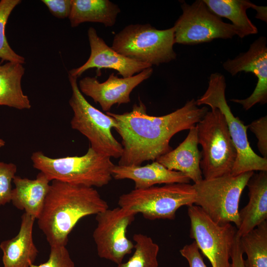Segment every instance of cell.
Returning a JSON list of instances; mask_svg holds the SVG:
<instances>
[{"mask_svg": "<svg viewBox=\"0 0 267 267\" xmlns=\"http://www.w3.org/2000/svg\"><path fill=\"white\" fill-rule=\"evenodd\" d=\"M208 111L206 106L198 107L193 98L180 108L162 116L148 115L141 101L134 104L130 112H106L115 119V130L122 139L123 151L118 165L140 166L145 161H156L173 149L170 142L175 134L195 126Z\"/></svg>", "mask_w": 267, "mask_h": 267, "instance_id": "6da1fadb", "label": "cell"}, {"mask_svg": "<svg viewBox=\"0 0 267 267\" xmlns=\"http://www.w3.org/2000/svg\"><path fill=\"white\" fill-rule=\"evenodd\" d=\"M108 208L93 187L53 180L38 224L50 247L66 246L69 234L82 218Z\"/></svg>", "mask_w": 267, "mask_h": 267, "instance_id": "7a4b0ae2", "label": "cell"}, {"mask_svg": "<svg viewBox=\"0 0 267 267\" xmlns=\"http://www.w3.org/2000/svg\"><path fill=\"white\" fill-rule=\"evenodd\" d=\"M111 158L99 154L90 147L81 156L52 158L41 151L33 153V167L49 179L88 187H102L112 178L115 165Z\"/></svg>", "mask_w": 267, "mask_h": 267, "instance_id": "3957f363", "label": "cell"}, {"mask_svg": "<svg viewBox=\"0 0 267 267\" xmlns=\"http://www.w3.org/2000/svg\"><path fill=\"white\" fill-rule=\"evenodd\" d=\"M195 126L202 148L200 168L204 179L230 175L237 151L223 114L217 108L211 109Z\"/></svg>", "mask_w": 267, "mask_h": 267, "instance_id": "277c9868", "label": "cell"}, {"mask_svg": "<svg viewBox=\"0 0 267 267\" xmlns=\"http://www.w3.org/2000/svg\"><path fill=\"white\" fill-rule=\"evenodd\" d=\"M173 27L158 30L149 24H131L114 37L111 47L129 58L158 66L175 59Z\"/></svg>", "mask_w": 267, "mask_h": 267, "instance_id": "5b68a950", "label": "cell"}, {"mask_svg": "<svg viewBox=\"0 0 267 267\" xmlns=\"http://www.w3.org/2000/svg\"><path fill=\"white\" fill-rule=\"evenodd\" d=\"M254 173L250 171L235 176L230 174L209 179L203 178L194 183V205L217 224L234 223L237 229L240 225V199Z\"/></svg>", "mask_w": 267, "mask_h": 267, "instance_id": "8992f818", "label": "cell"}, {"mask_svg": "<svg viewBox=\"0 0 267 267\" xmlns=\"http://www.w3.org/2000/svg\"><path fill=\"white\" fill-rule=\"evenodd\" d=\"M225 88L223 75L219 73L212 74L207 90L196 100V104L197 106L207 105L211 109L217 108L224 115L237 151V158L230 175L235 176L250 171H267V158L259 156L251 147L247 134L248 126L232 113L225 99Z\"/></svg>", "mask_w": 267, "mask_h": 267, "instance_id": "52a82bcc", "label": "cell"}, {"mask_svg": "<svg viewBox=\"0 0 267 267\" xmlns=\"http://www.w3.org/2000/svg\"><path fill=\"white\" fill-rule=\"evenodd\" d=\"M195 192L189 183L165 184L144 189H134L121 195L120 207L141 214L144 218L174 220L181 207L194 204Z\"/></svg>", "mask_w": 267, "mask_h": 267, "instance_id": "ba28073f", "label": "cell"}, {"mask_svg": "<svg viewBox=\"0 0 267 267\" xmlns=\"http://www.w3.org/2000/svg\"><path fill=\"white\" fill-rule=\"evenodd\" d=\"M72 93L69 103L73 111L71 126L85 135L90 147L96 152L109 157L120 158L123 146L113 135L111 130L116 127L114 118L93 107L80 91L77 78L68 76Z\"/></svg>", "mask_w": 267, "mask_h": 267, "instance_id": "9c48e42d", "label": "cell"}, {"mask_svg": "<svg viewBox=\"0 0 267 267\" xmlns=\"http://www.w3.org/2000/svg\"><path fill=\"white\" fill-rule=\"evenodd\" d=\"M190 237L208 259L212 267H231L229 262L237 228L231 223L220 225L199 207H188Z\"/></svg>", "mask_w": 267, "mask_h": 267, "instance_id": "30bf717a", "label": "cell"}, {"mask_svg": "<svg viewBox=\"0 0 267 267\" xmlns=\"http://www.w3.org/2000/svg\"><path fill=\"white\" fill-rule=\"evenodd\" d=\"M182 13L174 26L175 43L195 44L216 39H230L239 33L231 24L224 22L203 0L181 5Z\"/></svg>", "mask_w": 267, "mask_h": 267, "instance_id": "8fae6325", "label": "cell"}, {"mask_svg": "<svg viewBox=\"0 0 267 267\" xmlns=\"http://www.w3.org/2000/svg\"><path fill=\"white\" fill-rule=\"evenodd\" d=\"M136 215L120 207L96 215L97 224L92 237L100 258L119 265L131 253L134 244L127 238V232Z\"/></svg>", "mask_w": 267, "mask_h": 267, "instance_id": "7c38bea8", "label": "cell"}, {"mask_svg": "<svg viewBox=\"0 0 267 267\" xmlns=\"http://www.w3.org/2000/svg\"><path fill=\"white\" fill-rule=\"evenodd\" d=\"M224 69L231 75L239 72H252L258 79L253 93L243 99H232L248 110L257 103L264 104L267 101V46L265 37H260L250 46L245 53L233 59H228L223 64Z\"/></svg>", "mask_w": 267, "mask_h": 267, "instance_id": "4fadbf2b", "label": "cell"}, {"mask_svg": "<svg viewBox=\"0 0 267 267\" xmlns=\"http://www.w3.org/2000/svg\"><path fill=\"white\" fill-rule=\"evenodd\" d=\"M153 71L152 67L148 68L129 78H119L112 73L102 83L96 77L87 76L80 80L78 87L82 93L91 97L103 111L108 112L115 104L130 102L133 90L149 78Z\"/></svg>", "mask_w": 267, "mask_h": 267, "instance_id": "5bb4252c", "label": "cell"}, {"mask_svg": "<svg viewBox=\"0 0 267 267\" xmlns=\"http://www.w3.org/2000/svg\"><path fill=\"white\" fill-rule=\"evenodd\" d=\"M88 36L90 54L88 60L82 66L69 71V75L78 78L85 71L96 68L99 73L101 69L117 71L123 78H129L143 70L151 67L149 65L125 56L109 46L97 34L96 30L90 27Z\"/></svg>", "mask_w": 267, "mask_h": 267, "instance_id": "9a60e30c", "label": "cell"}, {"mask_svg": "<svg viewBox=\"0 0 267 267\" xmlns=\"http://www.w3.org/2000/svg\"><path fill=\"white\" fill-rule=\"evenodd\" d=\"M112 176L115 179H129L135 184L134 189H144L157 184L189 183L190 178L184 174L168 169L157 161L145 166L115 165Z\"/></svg>", "mask_w": 267, "mask_h": 267, "instance_id": "2e32d148", "label": "cell"}, {"mask_svg": "<svg viewBox=\"0 0 267 267\" xmlns=\"http://www.w3.org/2000/svg\"><path fill=\"white\" fill-rule=\"evenodd\" d=\"M36 219L24 213L21 216L18 234L0 244L3 252V267H30L35 261L39 251L33 238V228Z\"/></svg>", "mask_w": 267, "mask_h": 267, "instance_id": "e0dca14e", "label": "cell"}, {"mask_svg": "<svg viewBox=\"0 0 267 267\" xmlns=\"http://www.w3.org/2000/svg\"><path fill=\"white\" fill-rule=\"evenodd\" d=\"M196 126L189 129L185 139L174 149L156 160L168 169L180 172L187 176L194 183L203 178L200 168L201 153L198 149Z\"/></svg>", "mask_w": 267, "mask_h": 267, "instance_id": "ac0fdd59", "label": "cell"}, {"mask_svg": "<svg viewBox=\"0 0 267 267\" xmlns=\"http://www.w3.org/2000/svg\"><path fill=\"white\" fill-rule=\"evenodd\" d=\"M247 186L249 201L239 212L240 225L236 234H246L267 219V171H260L251 176Z\"/></svg>", "mask_w": 267, "mask_h": 267, "instance_id": "d6986e66", "label": "cell"}, {"mask_svg": "<svg viewBox=\"0 0 267 267\" xmlns=\"http://www.w3.org/2000/svg\"><path fill=\"white\" fill-rule=\"evenodd\" d=\"M50 181L42 172L34 179L15 176L13 179L11 202L13 206L37 219L43 209Z\"/></svg>", "mask_w": 267, "mask_h": 267, "instance_id": "ffe728a7", "label": "cell"}, {"mask_svg": "<svg viewBox=\"0 0 267 267\" xmlns=\"http://www.w3.org/2000/svg\"><path fill=\"white\" fill-rule=\"evenodd\" d=\"M69 19L72 27L84 22H96L112 27L121 12L119 6L108 0H72Z\"/></svg>", "mask_w": 267, "mask_h": 267, "instance_id": "44dd1931", "label": "cell"}, {"mask_svg": "<svg viewBox=\"0 0 267 267\" xmlns=\"http://www.w3.org/2000/svg\"><path fill=\"white\" fill-rule=\"evenodd\" d=\"M2 63L0 62V106L19 110L30 109V101L21 87L25 68L19 63Z\"/></svg>", "mask_w": 267, "mask_h": 267, "instance_id": "7402d4cb", "label": "cell"}, {"mask_svg": "<svg viewBox=\"0 0 267 267\" xmlns=\"http://www.w3.org/2000/svg\"><path fill=\"white\" fill-rule=\"evenodd\" d=\"M209 9L220 17L229 19L238 31L241 38L256 34L258 30L248 18L246 11L256 5L246 0H203Z\"/></svg>", "mask_w": 267, "mask_h": 267, "instance_id": "603a6c76", "label": "cell"}, {"mask_svg": "<svg viewBox=\"0 0 267 267\" xmlns=\"http://www.w3.org/2000/svg\"><path fill=\"white\" fill-rule=\"evenodd\" d=\"M240 243L247 259L245 267H267V222L265 221L240 237Z\"/></svg>", "mask_w": 267, "mask_h": 267, "instance_id": "cb8c5ba5", "label": "cell"}, {"mask_svg": "<svg viewBox=\"0 0 267 267\" xmlns=\"http://www.w3.org/2000/svg\"><path fill=\"white\" fill-rule=\"evenodd\" d=\"M134 252L126 263L118 265L117 267H158L157 257L159 245L152 239L142 233L133 236Z\"/></svg>", "mask_w": 267, "mask_h": 267, "instance_id": "d4e9b609", "label": "cell"}, {"mask_svg": "<svg viewBox=\"0 0 267 267\" xmlns=\"http://www.w3.org/2000/svg\"><path fill=\"white\" fill-rule=\"evenodd\" d=\"M21 2L20 0H0V58L1 62L23 64L24 57L16 53L10 47L5 36V27L8 19L14 8Z\"/></svg>", "mask_w": 267, "mask_h": 267, "instance_id": "484cf974", "label": "cell"}, {"mask_svg": "<svg viewBox=\"0 0 267 267\" xmlns=\"http://www.w3.org/2000/svg\"><path fill=\"white\" fill-rule=\"evenodd\" d=\"M17 171L13 163L0 161V207L11 202V182Z\"/></svg>", "mask_w": 267, "mask_h": 267, "instance_id": "4316f807", "label": "cell"}, {"mask_svg": "<svg viewBox=\"0 0 267 267\" xmlns=\"http://www.w3.org/2000/svg\"><path fill=\"white\" fill-rule=\"evenodd\" d=\"M30 267H75V264L66 246H55L50 247L46 262L39 265L32 264Z\"/></svg>", "mask_w": 267, "mask_h": 267, "instance_id": "83f0119b", "label": "cell"}, {"mask_svg": "<svg viewBox=\"0 0 267 267\" xmlns=\"http://www.w3.org/2000/svg\"><path fill=\"white\" fill-rule=\"evenodd\" d=\"M248 128L256 135L258 149L263 157L267 158V117L260 118L248 125Z\"/></svg>", "mask_w": 267, "mask_h": 267, "instance_id": "f1b7e54d", "label": "cell"}, {"mask_svg": "<svg viewBox=\"0 0 267 267\" xmlns=\"http://www.w3.org/2000/svg\"><path fill=\"white\" fill-rule=\"evenodd\" d=\"M42 2L55 17L59 19L69 17L72 8V0H42Z\"/></svg>", "mask_w": 267, "mask_h": 267, "instance_id": "f546056e", "label": "cell"}, {"mask_svg": "<svg viewBox=\"0 0 267 267\" xmlns=\"http://www.w3.org/2000/svg\"><path fill=\"white\" fill-rule=\"evenodd\" d=\"M179 251L181 256L187 260L189 267H207L194 241L184 246Z\"/></svg>", "mask_w": 267, "mask_h": 267, "instance_id": "4dcf8cb0", "label": "cell"}, {"mask_svg": "<svg viewBox=\"0 0 267 267\" xmlns=\"http://www.w3.org/2000/svg\"><path fill=\"white\" fill-rule=\"evenodd\" d=\"M239 239L240 237L236 234L230 256L231 267H245L243 257V252L240 246Z\"/></svg>", "mask_w": 267, "mask_h": 267, "instance_id": "1f68e13d", "label": "cell"}, {"mask_svg": "<svg viewBox=\"0 0 267 267\" xmlns=\"http://www.w3.org/2000/svg\"><path fill=\"white\" fill-rule=\"evenodd\" d=\"M257 11L256 18L260 19L266 22L267 19V6L257 5L255 8Z\"/></svg>", "mask_w": 267, "mask_h": 267, "instance_id": "d6a6232c", "label": "cell"}, {"mask_svg": "<svg viewBox=\"0 0 267 267\" xmlns=\"http://www.w3.org/2000/svg\"><path fill=\"white\" fill-rule=\"evenodd\" d=\"M5 142L2 139L0 138V147L5 145Z\"/></svg>", "mask_w": 267, "mask_h": 267, "instance_id": "836d02e7", "label": "cell"}]
</instances>
